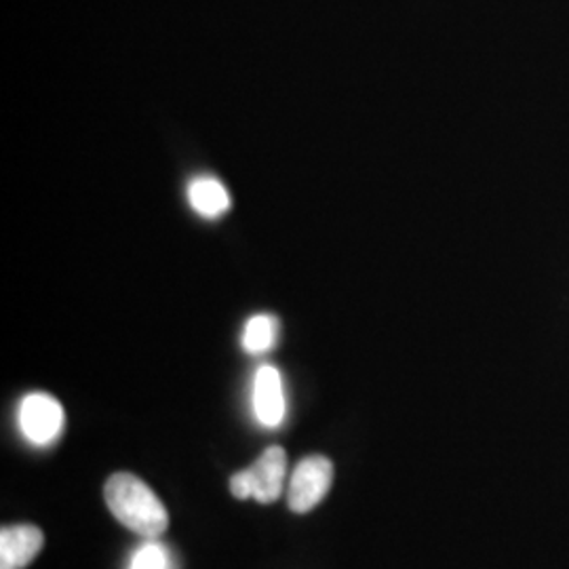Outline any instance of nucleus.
I'll list each match as a JSON object with an SVG mask.
<instances>
[{
	"mask_svg": "<svg viewBox=\"0 0 569 569\" xmlns=\"http://www.w3.org/2000/svg\"><path fill=\"white\" fill-rule=\"evenodd\" d=\"M287 472V453L283 448L272 446L241 472L232 475L230 491L234 498H256L260 505H272L283 491Z\"/></svg>",
	"mask_w": 569,
	"mask_h": 569,
	"instance_id": "2",
	"label": "nucleus"
},
{
	"mask_svg": "<svg viewBox=\"0 0 569 569\" xmlns=\"http://www.w3.org/2000/svg\"><path fill=\"white\" fill-rule=\"evenodd\" d=\"M333 483V462L326 456H308L291 475L287 505L298 515L317 509Z\"/></svg>",
	"mask_w": 569,
	"mask_h": 569,
	"instance_id": "3",
	"label": "nucleus"
},
{
	"mask_svg": "<svg viewBox=\"0 0 569 569\" xmlns=\"http://www.w3.org/2000/svg\"><path fill=\"white\" fill-rule=\"evenodd\" d=\"M106 507L124 528L157 540L169 528V512L161 498L131 472H114L103 488Z\"/></svg>",
	"mask_w": 569,
	"mask_h": 569,
	"instance_id": "1",
	"label": "nucleus"
},
{
	"mask_svg": "<svg viewBox=\"0 0 569 569\" xmlns=\"http://www.w3.org/2000/svg\"><path fill=\"white\" fill-rule=\"evenodd\" d=\"M253 411L260 425L279 427L284 418L283 378L277 367L262 366L253 378Z\"/></svg>",
	"mask_w": 569,
	"mask_h": 569,
	"instance_id": "5",
	"label": "nucleus"
},
{
	"mask_svg": "<svg viewBox=\"0 0 569 569\" xmlns=\"http://www.w3.org/2000/svg\"><path fill=\"white\" fill-rule=\"evenodd\" d=\"M279 319L272 315H253L243 329V348L249 355H264L279 340Z\"/></svg>",
	"mask_w": 569,
	"mask_h": 569,
	"instance_id": "8",
	"label": "nucleus"
},
{
	"mask_svg": "<svg viewBox=\"0 0 569 569\" xmlns=\"http://www.w3.org/2000/svg\"><path fill=\"white\" fill-rule=\"evenodd\" d=\"M190 207L204 218V220H218L230 209V192L224 183L213 176H201L188 183L186 190Z\"/></svg>",
	"mask_w": 569,
	"mask_h": 569,
	"instance_id": "7",
	"label": "nucleus"
},
{
	"mask_svg": "<svg viewBox=\"0 0 569 569\" xmlns=\"http://www.w3.org/2000/svg\"><path fill=\"white\" fill-rule=\"evenodd\" d=\"M44 547V533L37 526H7L0 529V569L30 566Z\"/></svg>",
	"mask_w": 569,
	"mask_h": 569,
	"instance_id": "6",
	"label": "nucleus"
},
{
	"mask_svg": "<svg viewBox=\"0 0 569 569\" xmlns=\"http://www.w3.org/2000/svg\"><path fill=\"white\" fill-rule=\"evenodd\" d=\"M66 422L60 401L47 392H30L20 406V427L34 446H51L58 441Z\"/></svg>",
	"mask_w": 569,
	"mask_h": 569,
	"instance_id": "4",
	"label": "nucleus"
},
{
	"mask_svg": "<svg viewBox=\"0 0 569 569\" xmlns=\"http://www.w3.org/2000/svg\"><path fill=\"white\" fill-rule=\"evenodd\" d=\"M129 569H171L169 550L157 540H148L131 559Z\"/></svg>",
	"mask_w": 569,
	"mask_h": 569,
	"instance_id": "9",
	"label": "nucleus"
}]
</instances>
